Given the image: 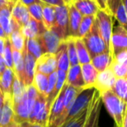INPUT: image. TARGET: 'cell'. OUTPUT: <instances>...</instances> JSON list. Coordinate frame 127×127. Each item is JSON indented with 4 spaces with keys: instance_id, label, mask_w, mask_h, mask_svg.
I'll list each match as a JSON object with an SVG mask.
<instances>
[{
    "instance_id": "9",
    "label": "cell",
    "mask_w": 127,
    "mask_h": 127,
    "mask_svg": "<svg viewBox=\"0 0 127 127\" xmlns=\"http://www.w3.org/2000/svg\"><path fill=\"white\" fill-rule=\"evenodd\" d=\"M101 109V97L98 92L94 94L88 107L87 115L83 127H98Z\"/></svg>"
},
{
    "instance_id": "49",
    "label": "cell",
    "mask_w": 127,
    "mask_h": 127,
    "mask_svg": "<svg viewBox=\"0 0 127 127\" xmlns=\"http://www.w3.org/2000/svg\"><path fill=\"white\" fill-rule=\"evenodd\" d=\"M0 37H2V38H3V39H6L7 37H8L6 35H5L4 31H3V30L2 29L1 25H0Z\"/></svg>"
},
{
    "instance_id": "35",
    "label": "cell",
    "mask_w": 127,
    "mask_h": 127,
    "mask_svg": "<svg viewBox=\"0 0 127 127\" xmlns=\"http://www.w3.org/2000/svg\"><path fill=\"white\" fill-rule=\"evenodd\" d=\"M25 47L27 51L36 59L42 55L40 44L36 38H25Z\"/></svg>"
},
{
    "instance_id": "29",
    "label": "cell",
    "mask_w": 127,
    "mask_h": 127,
    "mask_svg": "<svg viewBox=\"0 0 127 127\" xmlns=\"http://www.w3.org/2000/svg\"><path fill=\"white\" fill-rule=\"evenodd\" d=\"M74 43H75V47L77 51V57H78V61L80 64H85L91 63V57L89 52L84 44L82 38L80 37H74Z\"/></svg>"
},
{
    "instance_id": "13",
    "label": "cell",
    "mask_w": 127,
    "mask_h": 127,
    "mask_svg": "<svg viewBox=\"0 0 127 127\" xmlns=\"http://www.w3.org/2000/svg\"><path fill=\"white\" fill-rule=\"evenodd\" d=\"M22 53L24 55V86L27 87L29 85H31L32 83H33L34 75H35V61H36V58H35L32 55H30L27 51L25 44H24V48L23 50Z\"/></svg>"
},
{
    "instance_id": "52",
    "label": "cell",
    "mask_w": 127,
    "mask_h": 127,
    "mask_svg": "<svg viewBox=\"0 0 127 127\" xmlns=\"http://www.w3.org/2000/svg\"><path fill=\"white\" fill-rule=\"evenodd\" d=\"M7 1H9V0H0V8H1L2 5H3L4 3H6Z\"/></svg>"
},
{
    "instance_id": "24",
    "label": "cell",
    "mask_w": 127,
    "mask_h": 127,
    "mask_svg": "<svg viewBox=\"0 0 127 127\" xmlns=\"http://www.w3.org/2000/svg\"><path fill=\"white\" fill-rule=\"evenodd\" d=\"M80 68H81V74L84 81V89L94 88L99 71L91 63L80 64Z\"/></svg>"
},
{
    "instance_id": "25",
    "label": "cell",
    "mask_w": 127,
    "mask_h": 127,
    "mask_svg": "<svg viewBox=\"0 0 127 127\" xmlns=\"http://www.w3.org/2000/svg\"><path fill=\"white\" fill-rule=\"evenodd\" d=\"M55 55L57 62V70L67 71L70 64H69L68 56H67V44H66L65 40L62 41Z\"/></svg>"
},
{
    "instance_id": "19",
    "label": "cell",
    "mask_w": 127,
    "mask_h": 127,
    "mask_svg": "<svg viewBox=\"0 0 127 127\" xmlns=\"http://www.w3.org/2000/svg\"><path fill=\"white\" fill-rule=\"evenodd\" d=\"M11 17L22 27L30 18L28 6L24 4L22 1L17 0L13 5L11 10Z\"/></svg>"
},
{
    "instance_id": "48",
    "label": "cell",
    "mask_w": 127,
    "mask_h": 127,
    "mask_svg": "<svg viewBox=\"0 0 127 127\" xmlns=\"http://www.w3.org/2000/svg\"><path fill=\"white\" fill-rule=\"evenodd\" d=\"M3 101H4V94L0 91V111H1L2 107H3Z\"/></svg>"
},
{
    "instance_id": "36",
    "label": "cell",
    "mask_w": 127,
    "mask_h": 127,
    "mask_svg": "<svg viewBox=\"0 0 127 127\" xmlns=\"http://www.w3.org/2000/svg\"><path fill=\"white\" fill-rule=\"evenodd\" d=\"M3 61H4L5 66L8 68H10L14 71V65H13V59H12V51H11V45L9 37L5 39L4 42V49L2 53Z\"/></svg>"
},
{
    "instance_id": "57",
    "label": "cell",
    "mask_w": 127,
    "mask_h": 127,
    "mask_svg": "<svg viewBox=\"0 0 127 127\" xmlns=\"http://www.w3.org/2000/svg\"><path fill=\"white\" fill-rule=\"evenodd\" d=\"M94 1H95V0H94Z\"/></svg>"
},
{
    "instance_id": "17",
    "label": "cell",
    "mask_w": 127,
    "mask_h": 127,
    "mask_svg": "<svg viewBox=\"0 0 127 127\" xmlns=\"http://www.w3.org/2000/svg\"><path fill=\"white\" fill-rule=\"evenodd\" d=\"M65 88H66V83H65V85H63L62 89L61 90L60 93L57 95L55 101L52 104L50 111H49V120H48L47 127L51 126L52 125L61 117L62 112H63V98H64Z\"/></svg>"
},
{
    "instance_id": "51",
    "label": "cell",
    "mask_w": 127,
    "mask_h": 127,
    "mask_svg": "<svg viewBox=\"0 0 127 127\" xmlns=\"http://www.w3.org/2000/svg\"><path fill=\"white\" fill-rule=\"evenodd\" d=\"M122 3H123V4H124L125 9H126V13H127V0H122Z\"/></svg>"
},
{
    "instance_id": "50",
    "label": "cell",
    "mask_w": 127,
    "mask_h": 127,
    "mask_svg": "<svg viewBox=\"0 0 127 127\" xmlns=\"http://www.w3.org/2000/svg\"><path fill=\"white\" fill-rule=\"evenodd\" d=\"M121 127H127V114L125 113V117L123 119V123H122V126Z\"/></svg>"
},
{
    "instance_id": "44",
    "label": "cell",
    "mask_w": 127,
    "mask_h": 127,
    "mask_svg": "<svg viewBox=\"0 0 127 127\" xmlns=\"http://www.w3.org/2000/svg\"><path fill=\"white\" fill-rule=\"evenodd\" d=\"M42 1L46 3H49V4L54 5V6H58V5L65 4L63 0H42Z\"/></svg>"
},
{
    "instance_id": "53",
    "label": "cell",
    "mask_w": 127,
    "mask_h": 127,
    "mask_svg": "<svg viewBox=\"0 0 127 127\" xmlns=\"http://www.w3.org/2000/svg\"><path fill=\"white\" fill-rule=\"evenodd\" d=\"M10 127H18V125L17 124V123H15L14 125H12L11 126H10Z\"/></svg>"
},
{
    "instance_id": "20",
    "label": "cell",
    "mask_w": 127,
    "mask_h": 127,
    "mask_svg": "<svg viewBox=\"0 0 127 127\" xmlns=\"http://www.w3.org/2000/svg\"><path fill=\"white\" fill-rule=\"evenodd\" d=\"M67 8H68V37H77L82 15L76 10L72 3L67 5Z\"/></svg>"
},
{
    "instance_id": "22",
    "label": "cell",
    "mask_w": 127,
    "mask_h": 127,
    "mask_svg": "<svg viewBox=\"0 0 127 127\" xmlns=\"http://www.w3.org/2000/svg\"><path fill=\"white\" fill-rule=\"evenodd\" d=\"M71 3L82 16H95L99 10L94 0H73Z\"/></svg>"
},
{
    "instance_id": "47",
    "label": "cell",
    "mask_w": 127,
    "mask_h": 127,
    "mask_svg": "<svg viewBox=\"0 0 127 127\" xmlns=\"http://www.w3.org/2000/svg\"><path fill=\"white\" fill-rule=\"evenodd\" d=\"M4 42H5V39L0 37V54L3 53V49H4Z\"/></svg>"
},
{
    "instance_id": "14",
    "label": "cell",
    "mask_w": 127,
    "mask_h": 127,
    "mask_svg": "<svg viewBox=\"0 0 127 127\" xmlns=\"http://www.w3.org/2000/svg\"><path fill=\"white\" fill-rule=\"evenodd\" d=\"M15 2V0H9L0 8V25L8 37L11 32V10Z\"/></svg>"
},
{
    "instance_id": "3",
    "label": "cell",
    "mask_w": 127,
    "mask_h": 127,
    "mask_svg": "<svg viewBox=\"0 0 127 127\" xmlns=\"http://www.w3.org/2000/svg\"><path fill=\"white\" fill-rule=\"evenodd\" d=\"M82 40H83L84 44L88 51L91 58L98 54L109 51L105 41L103 40L100 34H99L95 20H94L91 31L85 37H82Z\"/></svg>"
},
{
    "instance_id": "37",
    "label": "cell",
    "mask_w": 127,
    "mask_h": 127,
    "mask_svg": "<svg viewBox=\"0 0 127 127\" xmlns=\"http://www.w3.org/2000/svg\"><path fill=\"white\" fill-rule=\"evenodd\" d=\"M28 10L30 17L42 23V1L28 5Z\"/></svg>"
},
{
    "instance_id": "28",
    "label": "cell",
    "mask_w": 127,
    "mask_h": 127,
    "mask_svg": "<svg viewBox=\"0 0 127 127\" xmlns=\"http://www.w3.org/2000/svg\"><path fill=\"white\" fill-rule=\"evenodd\" d=\"M111 63H112V56L109 51L98 54L91 58V64L99 72L108 68Z\"/></svg>"
},
{
    "instance_id": "10",
    "label": "cell",
    "mask_w": 127,
    "mask_h": 127,
    "mask_svg": "<svg viewBox=\"0 0 127 127\" xmlns=\"http://www.w3.org/2000/svg\"><path fill=\"white\" fill-rule=\"evenodd\" d=\"M115 81H116V77L114 76L112 69L109 66L105 70H104V71L98 73V76L95 80V83H94V88L99 94H102L105 92L112 90Z\"/></svg>"
},
{
    "instance_id": "8",
    "label": "cell",
    "mask_w": 127,
    "mask_h": 127,
    "mask_svg": "<svg viewBox=\"0 0 127 127\" xmlns=\"http://www.w3.org/2000/svg\"><path fill=\"white\" fill-rule=\"evenodd\" d=\"M122 51H127V31L118 24L112 27L109 52L112 58L114 54Z\"/></svg>"
},
{
    "instance_id": "40",
    "label": "cell",
    "mask_w": 127,
    "mask_h": 127,
    "mask_svg": "<svg viewBox=\"0 0 127 127\" xmlns=\"http://www.w3.org/2000/svg\"><path fill=\"white\" fill-rule=\"evenodd\" d=\"M56 79H57V71H54L53 73L49 75V84H48L47 91L45 92L46 98L50 95L52 92H54L55 87V84H56Z\"/></svg>"
},
{
    "instance_id": "12",
    "label": "cell",
    "mask_w": 127,
    "mask_h": 127,
    "mask_svg": "<svg viewBox=\"0 0 127 127\" xmlns=\"http://www.w3.org/2000/svg\"><path fill=\"white\" fill-rule=\"evenodd\" d=\"M15 123L12 97L4 95L3 105L0 111V127H10Z\"/></svg>"
},
{
    "instance_id": "18",
    "label": "cell",
    "mask_w": 127,
    "mask_h": 127,
    "mask_svg": "<svg viewBox=\"0 0 127 127\" xmlns=\"http://www.w3.org/2000/svg\"><path fill=\"white\" fill-rule=\"evenodd\" d=\"M109 8L112 17H115L119 24L127 31V13L122 0H111Z\"/></svg>"
},
{
    "instance_id": "27",
    "label": "cell",
    "mask_w": 127,
    "mask_h": 127,
    "mask_svg": "<svg viewBox=\"0 0 127 127\" xmlns=\"http://www.w3.org/2000/svg\"><path fill=\"white\" fill-rule=\"evenodd\" d=\"M12 59H13V65H14V72L15 75L23 84H24V55L21 51H16L12 49Z\"/></svg>"
},
{
    "instance_id": "23",
    "label": "cell",
    "mask_w": 127,
    "mask_h": 127,
    "mask_svg": "<svg viewBox=\"0 0 127 127\" xmlns=\"http://www.w3.org/2000/svg\"><path fill=\"white\" fill-rule=\"evenodd\" d=\"M15 77L14 71L8 67L0 75V91L5 96L12 97V85Z\"/></svg>"
},
{
    "instance_id": "6",
    "label": "cell",
    "mask_w": 127,
    "mask_h": 127,
    "mask_svg": "<svg viewBox=\"0 0 127 127\" xmlns=\"http://www.w3.org/2000/svg\"><path fill=\"white\" fill-rule=\"evenodd\" d=\"M62 40L68 37V8L67 4L55 6V24L52 28Z\"/></svg>"
},
{
    "instance_id": "54",
    "label": "cell",
    "mask_w": 127,
    "mask_h": 127,
    "mask_svg": "<svg viewBox=\"0 0 127 127\" xmlns=\"http://www.w3.org/2000/svg\"><path fill=\"white\" fill-rule=\"evenodd\" d=\"M126 113L127 114V104H126Z\"/></svg>"
},
{
    "instance_id": "33",
    "label": "cell",
    "mask_w": 127,
    "mask_h": 127,
    "mask_svg": "<svg viewBox=\"0 0 127 127\" xmlns=\"http://www.w3.org/2000/svg\"><path fill=\"white\" fill-rule=\"evenodd\" d=\"M65 41H66V44H67V56H68V60H69V64H70V66L80 64L78 61V57H77L74 37H68L65 39Z\"/></svg>"
},
{
    "instance_id": "31",
    "label": "cell",
    "mask_w": 127,
    "mask_h": 127,
    "mask_svg": "<svg viewBox=\"0 0 127 127\" xmlns=\"http://www.w3.org/2000/svg\"><path fill=\"white\" fill-rule=\"evenodd\" d=\"M48 84H49V76L43 73L35 71L34 75V79L32 85L35 86L37 92L41 94H43L45 96V92L48 88Z\"/></svg>"
},
{
    "instance_id": "7",
    "label": "cell",
    "mask_w": 127,
    "mask_h": 127,
    "mask_svg": "<svg viewBox=\"0 0 127 127\" xmlns=\"http://www.w3.org/2000/svg\"><path fill=\"white\" fill-rule=\"evenodd\" d=\"M39 44H40L42 53H54L58 50L62 41H63L60 37V36L54 30H46L42 35L36 37Z\"/></svg>"
},
{
    "instance_id": "30",
    "label": "cell",
    "mask_w": 127,
    "mask_h": 127,
    "mask_svg": "<svg viewBox=\"0 0 127 127\" xmlns=\"http://www.w3.org/2000/svg\"><path fill=\"white\" fill-rule=\"evenodd\" d=\"M112 91L124 103L127 104V78H116Z\"/></svg>"
},
{
    "instance_id": "43",
    "label": "cell",
    "mask_w": 127,
    "mask_h": 127,
    "mask_svg": "<svg viewBox=\"0 0 127 127\" xmlns=\"http://www.w3.org/2000/svg\"><path fill=\"white\" fill-rule=\"evenodd\" d=\"M18 127H45L42 125H39V124H35V123H30L29 121H24V122H21L19 123Z\"/></svg>"
},
{
    "instance_id": "38",
    "label": "cell",
    "mask_w": 127,
    "mask_h": 127,
    "mask_svg": "<svg viewBox=\"0 0 127 127\" xmlns=\"http://www.w3.org/2000/svg\"><path fill=\"white\" fill-rule=\"evenodd\" d=\"M110 67L116 78H127V65L112 62Z\"/></svg>"
},
{
    "instance_id": "11",
    "label": "cell",
    "mask_w": 127,
    "mask_h": 127,
    "mask_svg": "<svg viewBox=\"0 0 127 127\" xmlns=\"http://www.w3.org/2000/svg\"><path fill=\"white\" fill-rule=\"evenodd\" d=\"M55 71H57V62L54 53H44L35 61V71L49 76Z\"/></svg>"
},
{
    "instance_id": "4",
    "label": "cell",
    "mask_w": 127,
    "mask_h": 127,
    "mask_svg": "<svg viewBox=\"0 0 127 127\" xmlns=\"http://www.w3.org/2000/svg\"><path fill=\"white\" fill-rule=\"evenodd\" d=\"M49 115V110L46 105V97L43 94L38 93L28 121L47 127Z\"/></svg>"
},
{
    "instance_id": "42",
    "label": "cell",
    "mask_w": 127,
    "mask_h": 127,
    "mask_svg": "<svg viewBox=\"0 0 127 127\" xmlns=\"http://www.w3.org/2000/svg\"><path fill=\"white\" fill-rule=\"evenodd\" d=\"M95 2L97 3L99 10H101L103 11H105L107 13L111 14L110 8H109L111 0H95Z\"/></svg>"
},
{
    "instance_id": "46",
    "label": "cell",
    "mask_w": 127,
    "mask_h": 127,
    "mask_svg": "<svg viewBox=\"0 0 127 127\" xmlns=\"http://www.w3.org/2000/svg\"><path fill=\"white\" fill-rule=\"evenodd\" d=\"M20 1H22L23 3H24V4H26L27 6L30 4H31V3H38V2L42 1V0H20Z\"/></svg>"
},
{
    "instance_id": "32",
    "label": "cell",
    "mask_w": 127,
    "mask_h": 127,
    "mask_svg": "<svg viewBox=\"0 0 127 127\" xmlns=\"http://www.w3.org/2000/svg\"><path fill=\"white\" fill-rule=\"evenodd\" d=\"M95 20V16H82L80 26L78 30V37L80 38L84 37L92 29V26Z\"/></svg>"
},
{
    "instance_id": "1",
    "label": "cell",
    "mask_w": 127,
    "mask_h": 127,
    "mask_svg": "<svg viewBox=\"0 0 127 127\" xmlns=\"http://www.w3.org/2000/svg\"><path fill=\"white\" fill-rule=\"evenodd\" d=\"M38 93L33 85H29L25 89L24 98L19 102L13 104L14 120L17 124L28 121Z\"/></svg>"
},
{
    "instance_id": "56",
    "label": "cell",
    "mask_w": 127,
    "mask_h": 127,
    "mask_svg": "<svg viewBox=\"0 0 127 127\" xmlns=\"http://www.w3.org/2000/svg\"><path fill=\"white\" fill-rule=\"evenodd\" d=\"M15 1H17V0H15Z\"/></svg>"
},
{
    "instance_id": "2",
    "label": "cell",
    "mask_w": 127,
    "mask_h": 127,
    "mask_svg": "<svg viewBox=\"0 0 127 127\" xmlns=\"http://www.w3.org/2000/svg\"><path fill=\"white\" fill-rule=\"evenodd\" d=\"M100 97L108 113L113 119L116 127H121L126 113V104L118 98L112 90L100 94Z\"/></svg>"
},
{
    "instance_id": "34",
    "label": "cell",
    "mask_w": 127,
    "mask_h": 127,
    "mask_svg": "<svg viewBox=\"0 0 127 127\" xmlns=\"http://www.w3.org/2000/svg\"><path fill=\"white\" fill-rule=\"evenodd\" d=\"M25 89L26 87L17 78L15 77L12 85V101L14 103L19 102L25 94Z\"/></svg>"
},
{
    "instance_id": "45",
    "label": "cell",
    "mask_w": 127,
    "mask_h": 127,
    "mask_svg": "<svg viewBox=\"0 0 127 127\" xmlns=\"http://www.w3.org/2000/svg\"><path fill=\"white\" fill-rule=\"evenodd\" d=\"M5 68H6V66H5L4 61H3V56H2V54H0V75L3 73V71L5 70Z\"/></svg>"
},
{
    "instance_id": "21",
    "label": "cell",
    "mask_w": 127,
    "mask_h": 127,
    "mask_svg": "<svg viewBox=\"0 0 127 127\" xmlns=\"http://www.w3.org/2000/svg\"><path fill=\"white\" fill-rule=\"evenodd\" d=\"M66 84L79 89H84V81L81 74L80 64L69 66L67 71Z\"/></svg>"
},
{
    "instance_id": "16",
    "label": "cell",
    "mask_w": 127,
    "mask_h": 127,
    "mask_svg": "<svg viewBox=\"0 0 127 127\" xmlns=\"http://www.w3.org/2000/svg\"><path fill=\"white\" fill-rule=\"evenodd\" d=\"M21 31L25 38H36L46 31L42 22L30 17L29 21L21 27Z\"/></svg>"
},
{
    "instance_id": "39",
    "label": "cell",
    "mask_w": 127,
    "mask_h": 127,
    "mask_svg": "<svg viewBox=\"0 0 127 127\" xmlns=\"http://www.w3.org/2000/svg\"><path fill=\"white\" fill-rule=\"evenodd\" d=\"M87 111H88V109H87V111H85L83 113L80 114V116L76 117L75 119H72V120H70L69 122L62 125L61 127H83L84 123H85V121H86V119H87Z\"/></svg>"
},
{
    "instance_id": "41",
    "label": "cell",
    "mask_w": 127,
    "mask_h": 127,
    "mask_svg": "<svg viewBox=\"0 0 127 127\" xmlns=\"http://www.w3.org/2000/svg\"><path fill=\"white\" fill-rule=\"evenodd\" d=\"M112 62L127 65V51H122L114 54L112 58Z\"/></svg>"
},
{
    "instance_id": "15",
    "label": "cell",
    "mask_w": 127,
    "mask_h": 127,
    "mask_svg": "<svg viewBox=\"0 0 127 127\" xmlns=\"http://www.w3.org/2000/svg\"><path fill=\"white\" fill-rule=\"evenodd\" d=\"M11 48L22 52L25 44V37L21 31V26L11 17V32L9 36Z\"/></svg>"
},
{
    "instance_id": "55",
    "label": "cell",
    "mask_w": 127,
    "mask_h": 127,
    "mask_svg": "<svg viewBox=\"0 0 127 127\" xmlns=\"http://www.w3.org/2000/svg\"><path fill=\"white\" fill-rule=\"evenodd\" d=\"M64 1H65V0H63V2H64Z\"/></svg>"
},
{
    "instance_id": "26",
    "label": "cell",
    "mask_w": 127,
    "mask_h": 127,
    "mask_svg": "<svg viewBox=\"0 0 127 127\" xmlns=\"http://www.w3.org/2000/svg\"><path fill=\"white\" fill-rule=\"evenodd\" d=\"M42 24L46 30H51L55 24V6L42 1Z\"/></svg>"
},
{
    "instance_id": "5",
    "label": "cell",
    "mask_w": 127,
    "mask_h": 127,
    "mask_svg": "<svg viewBox=\"0 0 127 127\" xmlns=\"http://www.w3.org/2000/svg\"><path fill=\"white\" fill-rule=\"evenodd\" d=\"M95 21L99 34L103 40L105 41L108 51H110L111 37H112V27H113L112 14L99 10L95 15Z\"/></svg>"
}]
</instances>
